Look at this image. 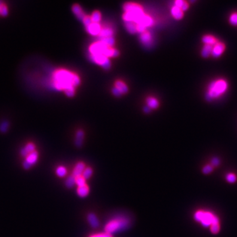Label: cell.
Returning a JSON list of instances; mask_svg holds the SVG:
<instances>
[{
  "label": "cell",
  "instance_id": "22",
  "mask_svg": "<svg viewBox=\"0 0 237 237\" xmlns=\"http://www.w3.org/2000/svg\"><path fill=\"white\" fill-rule=\"evenodd\" d=\"M213 46L210 45H205L203 47L202 51H201V55L203 58H208L211 55H212Z\"/></svg>",
  "mask_w": 237,
  "mask_h": 237
},
{
  "label": "cell",
  "instance_id": "7",
  "mask_svg": "<svg viewBox=\"0 0 237 237\" xmlns=\"http://www.w3.org/2000/svg\"><path fill=\"white\" fill-rule=\"evenodd\" d=\"M225 50V45L223 42H217L215 45L213 46L212 55L215 58L219 57Z\"/></svg>",
  "mask_w": 237,
  "mask_h": 237
},
{
  "label": "cell",
  "instance_id": "15",
  "mask_svg": "<svg viewBox=\"0 0 237 237\" xmlns=\"http://www.w3.org/2000/svg\"><path fill=\"white\" fill-rule=\"evenodd\" d=\"M113 34H114L113 30L111 27H109V26H107V27H102V30L100 31V34L98 35V36L100 38V39H102V38L113 36Z\"/></svg>",
  "mask_w": 237,
  "mask_h": 237
},
{
  "label": "cell",
  "instance_id": "24",
  "mask_svg": "<svg viewBox=\"0 0 237 237\" xmlns=\"http://www.w3.org/2000/svg\"><path fill=\"white\" fill-rule=\"evenodd\" d=\"M147 103L148 105V107L151 109H156L158 107V105H159V102H158L155 98L153 97H149L147 99Z\"/></svg>",
  "mask_w": 237,
  "mask_h": 237
},
{
  "label": "cell",
  "instance_id": "32",
  "mask_svg": "<svg viewBox=\"0 0 237 237\" xmlns=\"http://www.w3.org/2000/svg\"><path fill=\"white\" fill-rule=\"evenodd\" d=\"M226 180L229 183H234L236 181V176L232 173H228L226 176Z\"/></svg>",
  "mask_w": 237,
  "mask_h": 237
},
{
  "label": "cell",
  "instance_id": "13",
  "mask_svg": "<svg viewBox=\"0 0 237 237\" xmlns=\"http://www.w3.org/2000/svg\"><path fill=\"white\" fill-rule=\"evenodd\" d=\"M36 146L33 143H28L26 146L21 150V154L23 157H26L29 154L36 151Z\"/></svg>",
  "mask_w": 237,
  "mask_h": 237
},
{
  "label": "cell",
  "instance_id": "29",
  "mask_svg": "<svg viewBox=\"0 0 237 237\" xmlns=\"http://www.w3.org/2000/svg\"><path fill=\"white\" fill-rule=\"evenodd\" d=\"M92 174H93V170H92V169L91 167H86L82 176L86 180H87L92 176Z\"/></svg>",
  "mask_w": 237,
  "mask_h": 237
},
{
  "label": "cell",
  "instance_id": "9",
  "mask_svg": "<svg viewBox=\"0 0 237 237\" xmlns=\"http://www.w3.org/2000/svg\"><path fill=\"white\" fill-rule=\"evenodd\" d=\"M87 28V32L92 36H98L102 30V26L100 23H92Z\"/></svg>",
  "mask_w": 237,
  "mask_h": 237
},
{
  "label": "cell",
  "instance_id": "37",
  "mask_svg": "<svg viewBox=\"0 0 237 237\" xmlns=\"http://www.w3.org/2000/svg\"><path fill=\"white\" fill-rule=\"evenodd\" d=\"M219 165H220L219 158L217 157H213L212 159V161H211V166H212L213 167L219 166Z\"/></svg>",
  "mask_w": 237,
  "mask_h": 237
},
{
  "label": "cell",
  "instance_id": "36",
  "mask_svg": "<svg viewBox=\"0 0 237 237\" xmlns=\"http://www.w3.org/2000/svg\"><path fill=\"white\" fill-rule=\"evenodd\" d=\"M8 13H9V11H8V7H7L6 5H5L3 3L2 8H1V12H0V14H1V15L3 16V17H6V16L8 15Z\"/></svg>",
  "mask_w": 237,
  "mask_h": 237
},
{
  "label": "cell",
  "instance_id": "4",
  "mask_svg": "<svg viewBox=\"0 0 237 237\" xmlns=\"http://www.w3.org/2000/svg\"><path fill=\"white\" fill-rule=\"evenodd\" d=\"M194 218L195 221L200 223L203 227H208L213 223H219V217L209 211H197L194 213Z\"/></svg>",
  "mask_w": 237,
  "mask_h": 237
},
{
  "label": "cell",
  "instance_id": "19",
  "mask_svg": "<svg viewBox=\"0 0 237 237\" xmlns=\"http://www.w3.org/2000/svg\"><path fill=\"white\" fill-rule=\"evenodd\" d=\"M76 192L78 196H80L81 198H84V197H87L88 195L90 192V189L87 184H86V185L84 186L78 187Z\"/></svg>",
  "mask_w": 237,
  "mask_h": 237
},
{
  "label": "cell",
  "instance_id": "12",
  "mask_svg": "<svg viewBox=\"0 0 237 237\" xmlns=\"http://www.w3.org/2000/svg\"><path fill=\"white\" fill-rule=\"evenodd\" d=\"M86 169V166L83 162H78L76 164L72 171V175L75 178L82 175L84 169Z\"/></svg>",
  "mask_w": 237,
  "mask_h": 237
},
{
  "label": "cell",
  "instance_id": "39",
  "mask_svg": "<svg viewBox=\"0 0 237 237\" xmlns=\"http://www.w3.org/2000/svg\"><path fill=\"white\" fill-rule=\"evenodd\" d=\"M89 237H112L111 234H109L108 233H100V234H96L91 235Z\"/></svg>",
  "mask_w": 237,
  "mask_h": 237
},
{
  "label": "cell",
  "instance_id": "41",
  "mask_svg": "<svg viewBox=\"0 0 237 237\" xmlns=\"http://www.w3.org/2000/svg\"><path fill=\"white\" fill-rule=\"evenodd\" d=\"M112 92H113V94L115 95V96H119L121 95V94L120 93V92L118 91L116 88H113V90H112Z\"/></svg>",
  "mask_w": 237,
  "mask_h": 237
},
{
  "label": "cell",
  "instance_id": "23",
  "mask_svg": "<svg viewBox=\"0 0 237 237\" xmlns=\"http://www.w3.org/2000/svg\"><path fill=\"white\" fill-rule=\"evenodd\" d=\"M101 42H102L105 45L108 46V47H113V45L115 44V38L113 36H110L105 38H102L100 40Z\"/></svg>",
  "mask_w": 237,
  "mask_h": 237
},
{
  "label": "cell",
  "instance_id": "21",
  "mask_svg": "<svg viewBox=\"0 0 237 237\" xmlns=\"http://www.w3.org/2000/svg\"><path fill=\"white\" fill-rule=\"evenodd\" d=\"M115 88H116L118 91H119L121 94H126L128 91L127 86L121 81H116L115 84Z\"/></svg>",
  "mask_w": 237,
  "mask_h": 237
},
{
  "label": "cell",
  "instance_id": "31",
  "mask_svg": "<svg viewBox=\"0 0 237 237\" xmlns=\"http://www.w3.org/2000/svg\"><path fill=\"white\" fill-rule=\"evenodd\" d=\"M75 184L78 186V187L84 186V185H86V184H86V179L82 176L76 177Z\"/></svg>",
  "mask_w": 237,
  "mask_h": 237
},
{
  "label": "cell",
  "instance_id": "40",
  "mask_svg": "<svg viewBox=\"0 0 237 237\" xmlns=\"http://www.w3.org/2000/svg\"><path fill=\"white\" fill-rule=\"evenodd\" d=\"M184 3V1H182V0H177V1L175 2V5L181 9Z\"/></svg>",
  "mask_w": 237,
  "mask_h": 237
},
{
  "label": "cell",
  "instance_id": "33",
  "mask_svg": "<svg viewBox=\"0 0 237 237\" xmlns=\"http://www.w3.org/2000/svg\"><path fill=\"white\" fill-rule=\"evenodd\" d=\"M213 170V167L211 165H206L202 169V173L205 175H208L211 173Z\"/></svg>",
  "mask_w": 237,
  "mask_h": 237
},
{
  "label": "cell",
  "instance_id": "26",
  "mask_svg": "<svg viewBox=\"0 0 237 237\" xmlns=\"http://www.w3.org/2000/svg\"><path fill=\"white\" fill-rule=\"evenodd\" d=\"M101 13L100 12H99L98 11H96L93 12L92 15L90 16L91 20H92V23H100L101 21Z\"/></svg>",
  "mask_w": 237,
  "mask_h": 237
},
{
  "label": "cell",
  "instance_id": "42",
  "mask_svg": "<svg viewBox=\"0 0 237 237\" xmlns=\"http://www.w3.org/2000/svg\"><path fill=\"white\" fill-rule=\"evenodd\" d=\"M188 8H189V5H188V3L186 2H184V3L182 7L181 8V9H182V11L184 12V11H187V10L188 9Z\"/></svg>",
  "mask_w": 237,
  "mask_h": 237
},
{
  "label": "cell",
  "instance_id": "44",
  "mask_svg": "<svg viewBox=\"0 0 237 237\" xmlns=\"http://www.w3.org/2000/svg\"><path fill=\"white\" fill-rule=\"evenodd\" d=\"M2 4H3V2H0V12H1V8H2ZM0 15H1V14H0Z\"/></svg>",
  "mask_w": 237,
  "mask_h": 237
},
{
  "label": "cell",
  "instance_id": "43",
  "mask_svg": "<svg viewBox=\"0 0 237 237\" xmlns=\"http://www.w3.org/2000/svg\"><path fill=\"white\" fill-rule=\"evenodd\" d=\"M144 110L145 112L148 113V112H150V108L149 107H146V108H144Z\"/></svg>",
  "mask_w": 237,
  "mask_h": 237
},
{
  "label": "cell",
  "instance_id": "11",
  "mask_svg": "<svg viewBox=\"0 0 237 237\" xmlns=\"http://www.w3.org/2000/svg\"><path fill=\"white\" fill-rule=\"evenodd\" d=\"M153 23H154V21L152 18L149 15L144 14L136 24L141 25L144 26V28L146 29L147 27H149V26L153 25Z\"/></svg>",
  "mask_w": 237,
  "mask_h": 237
},
{
  "label": "cell",
  "instance_id": "30",
  "mask_svg": "<svg viewBox=\"0 0 237 237\" xmlns=\"http://www.w3.org/2000/svg\"><path fill=\"white\" fill-rule=\"evenodd\" d=\"M210 230L213 234H217L220 230V225L219 223H213L210 226Z\"/></svg>",
  "mask_w": 237,
  "mask_h": 237
},
{
  "label": "cell",
  "instance_id": "25",
  "mask_svg": "<svg viewBox=\"0 0 237 237\" xmlns=\"http://www.w3.org/2000/svg\"><path fill=\"white\" fill-rule=\"evenodd\" d=\"M125 26H126L127 30L132 33V34H134V33L136 32V26L137 24L134 23V22H125Z\"/></svg>",
  "mask_w": 237,
  "mask_h": 237
},
{
  "label": "cell",
  "instance_id": "3",
  "mask_svg": "<svg viewBox=\"0 0 237 237\" xmlns=\"http://www.w3.org/2000/svg\"><path fill=\"white\" fill-rule=\"evenodd\" d=\"M130 225V221L125 217H117L109 221L105 226V233L112 234L126 229Z\"/></svg>",
  "mask_w": 237,
  "mask_h": 237
},
{
  "label": "cell",
  "instance_id": "1",
  "mask_svg": "<svg viewBox=\"0 0 237 237\" xmlns=\"http://www.w3.org/2000/svg\"><path fill=\"white\" fill-rule=\"evenodd\" d=\"M53 86L57 90H64L69 97L73 96L75 87L80 84L79 76L65 69L57 70L53 75Z\"/></svg>",
  "mask_w": 237,
  "mask_h": 237
},
{
  "label": "cell",
  "instance_id": "17",
  "mask_svg": "<svg viewBox=\"0 0 237 237\" xmlns=\"http://www.w3.org/2000/svg\"><path fill=\"white\" fill-rule=\"evenodd\" d=\"M72 12H73L74 14L75 15V16L79 20H81V21H82L83 18L85 17L84 13L83 12V11L82 9V8H81L80 5H74L73 6H72Z\"/></svg>",
  "mask_w": 237,
  "mask_h": 237
},
{
  "label": "cell",
  "instance_id": "27",
  "mask_svg": "<svg viewBox=\"0 0 237 237\" xmlns=\"http://www.w3.org/2000/svg\"><path fill=\"white\" fill-rule=\"evenodd\" d=\"M76 178L73 175H70L65 181V186L68 188H71L75 186Z\"/></svg>",
  "mask_w": 237,
  "mask_h": 237
},
{
  "label": "cell",
  "instance_id": "34",
  "mask_svg": "<svg viewBox=\"0 0 237 237\" xmlns=\"http://www.w3.org/2000/svg\"><path fill=\"white\" fill-rule=\"evenodd\" d=\"M229 23L233 26L237 25V13H234L230 16Z\"/></svg>",
  "mask_w": 237,
  "mask_h": 237
},
{
  "label": "cell",
  "instance_id": "6",
  "mask_svg": "<svg viewBox=\"0 0 237 237\" xmlns=\"http://www.w3.org/2000/svg\"><path fill=\"white\" fill-rule=\"evenodd\" d=\"M38 160V154L36 151L29 154L26 157L25 160L23 162V167L25 169H29L32 166L36 163Z\"/></svg>",
  "mask_w": 237,
  "mask_h": 237
},
{
  "label": "cell",
  "instance_id": "10",
  "mask_svg": "<svg viewBox=\"0 0 237 237\" xmlns=\"http://www.w3.org/2000/svg\"><path fill=\"white\" fill-rule=\"evenodd\" d=\"M125 12H143L142 7L134 3H127L123 6Z\"/></svg>",
  "mask_w": 237,
  "mask_h": 237
},
{
  "label": "cell",
  "instance_id": "16",
  "mask_svg": "<svg viewBox=\"0 0 237 237\" xmlns=\"http://www.w3.org/2000/svg\"><path fill=\"white\" fill-rule=\"evenodd\" d=\"M202 42L205 44V45H210L213 46L217 42H219L218 40L212 35H205L202 37Z\"/></svg>",
  "mask_w": 237,
  "mask_h": 237
},
{
  "label": "cell",
  "instance_id": "18",
  "mask_svg": "<svg viewBox=\"0 0 237 237\" xmlns=\"http://www.w3.org/2000/svg\"><path fill=\"white\" fill-rule=\"evenodd\" d=\"M84 132L82 130H79L76 134V136H75V145L78 147L80 148L82 146V145L83 144V140H84Z\"/></svg>",
  "mask_w": 237,
  "mask_h": 237
},
{
  "label": "cell",
  "instance_id": "35",
  "mask_svg": "<svg viewBox=\"0 0 237 237\" xmlns=\"http://www.w3.org/2000/svg\"><path fill=\"white\" fill-rule=\"evenodd\" d=\"M9 127V124L8 121H4L0 124V131L2 133H6Z\"/></svg>",
  "mask_w": 237,
  "mask_h": 237
},
{
  "label": "cell",
  "instance_id": "2",
  "mask_svg": "<svg viewBox=\"0 0 237 237\" xmlns=\"http://www.w3.org/2000/svg\"><path fill=\"white\" fill-rule=\"evenodd\" d=\"M227 82L224 79L212 81L208 86V91L206 95V100L210 102L213 99L219 97L227 91Z\"/></svg>",
  "mask_w": 237,
  "mask_h": 237
},
{
  "label": "cell",
  "instance_id": "28",
  "mask_svg": "<svg viewBox=\"0 0 237 237\" xmlns=\"http://www.w3.org/2000/svg\"><path fill=\"white\" fill-rule=\"evenodd\" d=\"M67 169L64 166H59L56 169V175L59 177H63L67 174Z\"/></svg>",
  "mask_w": 237,
  "mask_h": 237
},
{
  "label": "cell",
  "instance_id": "5",
  "mask_svg": "<svg viewBox=\"0 0 237 237\" xmlns=\"http://www.w3.org/2000/svg\"><path fill=\"white\" fill-rule=\"evenodd\" d=\"M90 58L91 60L96 64L100 65L104 69H109L111 67V64L109 59L108 57H105L102 54H96V55H90Z\"/></svg>",
  "mask_w": 237,
  "mask_h": 237
},
{
  "label": "cell",
  "instance_id": "20",
  "mask_svg": "<svg viewBox=\"0 0 237 237\" xmlns=\"http://www.w3.org/2000/svg\"><path fill=\"white\" fill-rule=\"evenodd\" d=\"M171 14L176 20H180L183 17V11L178 7L174 5L171 9Z\"/></svg>",
  "mask_w": 237,
  "mask_h": 237
},
{
  "label": "cell",
  "instance_id": "14",
  "mask_svg": "<svg viewBox=\"0 0 237 237\" xmlns=\"http://www.w3.org/2000/svg\"><path fill=\"white\" fill-rule=\"evenodd\" d=\"M87 220L90 226L93 228H97L100 225V222L96 214L90 213L87 216Z\"/></svg>",
  "mask_w": 237,
  "mask_h": 237
},
{
  "label": "cell",
  "instance_id": "38",
  "mask_svg": "<svg viewBox=\"0 0 237 237\" xmlns=\"http://www.w3.org/2000/svg\"><path fill=\"white\" fill-rule=\"evenodd\" d=\"M82 21L86 27H87L88 25H90L92 23V20H91L90 16H88V15H85V17L83 18Z\"/></svg>",
  "mask_w": 237,
  "mask_h": 237
},
{
  "label": "cell",
  "instance_id": "8",
  "mask_svg": "<svg viewBox=\"0 0 237 237\" xmlns=\"http://www.w3.org/2000/svg\"><path fill=\"white\" fill-rule=\"evenodd\" d=\"M140 38L142 44L146 47H150L152 44V37H151V34L148 31L146 30L141 33Z\"/></svg>",
  "mask_w": 237,
  "mask_h": 237
}]
</instances>
